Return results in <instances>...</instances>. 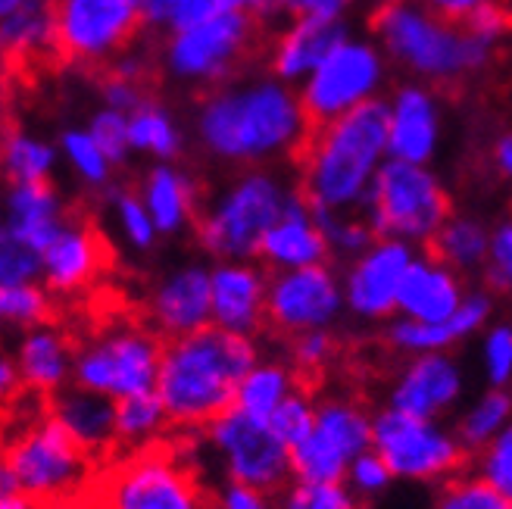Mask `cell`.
I'll use <instances>...</instances> for the list:
<instances>
[{
	"label": "cell",
	"mask_w": 512,
	"mask_h": 509,
	"mask_svg": "<svg viewBox=\"0 0 512 509\" xmlns=\"http://www.w3.org/2000/svg\"><path fill=\"white\" fill-rule=\"evenodd\" d=\"M194 135L213 160L256 169L285 157L297 160L313 135V122L294 85L275 75H250L200 97Z\"/></svg>",
	"instance_id": "6da1fadb"
},
{
	"label": "cell",
	"mask_w": 512,
	"mask_h": 509,
	"mask_svg": "<svg viewBox=\"0 0 512 509\" xmlns=\"http://www.w3.org/2000/svg\"><path fill=\"white\" fill-rule=\"evenodd\" d=\"M388 160V100L381 97L316 125L297 157V188L316 213H360Z\"/></svg>",
	"instance_id": "7a4b0ae2"
},
{
	"label": "cell",
	"mask_w": 512,
	"mask_h": 509,
	"mask_svg": "<svg viewBox=\"0 0 512 509\" xmlns=\"http://www.w3.org/2000/svg\"><path fill=\"white\" fill-rule=\"evenodd\" d=\"M260 360L263 356L253 338L222 332L216 325L166 341L157 394L169 422L203 431L228 410H235L241 381Z\"/></svg>",
	"instance_id": "3957f363"
},
{
	"label": "cell",
	"mask_w": 512,
	"mask_h": 509,
	"mask_svg": "<svg viewBox=\"0 0 512 509\" xmlns=\"http://www.w3.org/2000/svg\"><path fill=\"white\" fill-rule=\"evenodd\" d=\"M369 29L384 57L422 85H456L488 69L500 54L463 22L438 16L422 0H381Z\"/></svg>",
	"instance_id": "277c9868"
},
{
	"label": "cell",
	"mask_w": 512,
	"mask_h": 509,
	"mask_svg": "<svg viewBox=\"0 0 512 509\" xmlns=\"http://www.w3.org/2000/svg\"><path fill=\"white\" fill-rule=\"evenodd\" d=\"M291 188L294 185L269 166L232 175L200 207L194 222L200 250L216 263H256L263 238L285 210Z\"/></svg>",
	"instance_id": "5b68a950"
},
{
	"label": "cell",
	"mask_w": 512,
	"mask_h": 509,
	"mask_svg": "<svg viewBox=\"0 0 512 509\" xmlns=\"http://www.w3.org/2000/svg\"><path fill=\"white\" fill-rule=\"evenodd\" d=\"M360 213L375 238L403 241L422 250L434 244L444 222L453 216V203L444 182L428 166L388 160Z\"/></svg>",
	"instance_id": "8992f818"
},
{
	"label": "cell",
	"mask_w": 512,
	"mask_h": 509,
	"mask_svg": "<svg viewBox=\"0 0 512 509\" xmlns=\"http://www.w3.org/2000/svg\"><path fill=\"white\" fill-rule=\"evenodd\" d=\"M0 469L16 478L22 497L63 503L88 485L91 456L66 435V428L44 406V413H29L13 428Z\"/></svg>",
	"instance_id": "52a82bcc"
},
{
	"label": "cell",
	"mask_w": 512,
	"mask_h": 509,
	"mask_svg": "<svg viewBox=\"0 0 512 509\" xmlns=\"http://www.w3.org/2000/svg\"><path fill=\"white\" fill-rule=\"evenodd\" d=\"M263 22L250 10L216 16L163 38L160 63L172 82L216 91L235 82V72L260 44Z\"/></svg>",
	"instance_id": "ba28073f"
},
{
	"label": "cell",
	"mask_w": 512,
	"mask_h": 509,
	"mask_svg": "<svg viewBox=\"0 0 512 509\" xmlns=\"http://www.w3.org/2000/svg\"><path fill=\"white\" fill-rule=\"evenodd\" d=\"M163 347L166 341H160L150 325H110L107 332L75 347L72 385L104 394L116 403L125 397L150 394L157 391Z\"/></svg>",
	"instance_id": "9c48e42d"
},
{
	"label": "cell",
	"mask_w": 512,
	"mask_h": 509,
	"mask_svg": "<svg viewBox=\"0 0 512 509\" xmlns=\"http://www.w3.org/2000/svg\"><path fill=\"white\" fill-rule=\"evenodd\" d=\"M372 450L381 456L397 481L444 485L466 472L469 450L456 438V428L438 419H419L381 406L372 422Z\"/></svg>",
	"instance_id": "30bf717a"
},
{
	"label": "cell",
	"mask_w": 512,
	"mask_h": 509,
	"mask_svg": "<svg viewBox=\"0 0 512 509\" xmlns=\"http://www.w3.org/2000/svg\"><path fill=\"white\" fill-rule=\"evenodd\" d=\"M222 478L232 485H247L266 494H278L291 485V447L281 441L272 425L241 410H228L203 428Z\"/></svg>",
	"instance_id": "8fae6325"
},
{
	"label": "cell",
	"mask_w": 512,
	"mask_h": 509,
	"mask_svg": "<svg viewBox=\"0 0 512 509\" xmlns=\"http://www.w3.org/2000/svg\"><path fill=\"white\" fill-rule=\"evenodd\" d=\"M384 79H388L384 50L369 38H347L297 91L316 129L381 100Z\"/></svg>",
	"instance_id": "7c38bea8"
},
{
	"label": "cell",
	"mask_w": 512,
	"mask_h": 509,
	"mask_svg": "<svg viewBox=\"0 0 512 509\" xmlns=\"http://www.w3.org/2000/svg\"><path fill=\"white\" fill-rule=\"evenodd\" d=\"M57 54L82 66H110L144 29L141 0H54Z\"/></svg>",
	"instance_id": "4fadbf2b"
},
{
	"label": "cell",
	"mask_w": 512,
	"mask_h": 509,
	"mask_svg": "<svg viewBox=\"0 0 512 509\" xmlns=\"http://www.w3.org/2000/svg\"><path fill=\"white\" fill-rule=\"evenodd\" d=\"M372 422L353 397L319 400L313 431L291 447V481H344L356 456L372 450Z\"/></svg>",
	"instance_id": "5bb4252c"
},
{
	"label": "cell",
	"mask_w": 512,
	"mask_h": 509,
	"mask_svg": "<svg viewBox=\"0 0 512 509\" xmlns=\"http://www.w3.org/2000/svg\"><path fill=\"white\" fill-rule=\"evenodd\" d=\"M104 509H213L191 466L147 447L128 453L104 485Z\"/></svg>",
	"instance_id": "9a60e30c"
},
{
	"label": "cell",
	"mask_w": 512,
	"mask_h": 509,
	"mask_svg": "<svg viewBox=\"0 0 512 509\" xmlns=\"http://www.w3.org/2000/svg\"><path fill=\"white\" fill-rule=\"evenodd\" d=\"M347 313L341 275L325 266L269 272L266 325L288 341L306 332H331Z\"/></svg>",
	"instance_id": "2e32d148"
},
{
	"label": "cell",
	"mask_w": 512,
	"mask_h": 509,
	"mask_svg": "<svg viewBox=\"0 0 512 509\" xmlns=\"http://www.w3.org/2000/svg\"><path fill=\"white\" fill-rule=\"evenodd\" d=\"M419 253L422 250L403 241L375 238V244L353 257L341 272L347 313L360 322H391L397 316L406 272L413 269Z\"/></svg>",
	"instance_id": "e0dca14e"
},
{
	"label": "cell",
	"mask_w": 512,
	"mask_h": 509,
	"mask_svg": "<svg viewBox=\"0 0 512 509\" xmlns=\"http://www.w3.org/2000/svg\"><path fill=\"white\" fill-rule=\"evenodd\" d=\"M147 322L166 341L213 325V266L185 263L153 282L147 294Z\"/></svg>",
	"instance_id": "ac0fdd59"
},
{
	"label": "cell",
	"mask_w": 512,
	"mask_h": 509,
	"mask_svg": "<svg viewBox=\"0 0 512 509\" xmlns=\"http://www.w3.org/2000/svg\"><path fill=\"white\" fill-rule=\"evenodd\" d=\"M466 394V372L453 353H425L406 356L397 369L388 406L419 419L444 422Z\"/></svg>",
	"instance_id": "d6986e66"
},
{
	"label": "cell",
	"mask_w": 512,
	"mask_h": 509,
	"mask_svg": "<svg viewBox=\"0 0 512 509\" xmlns=\"http://www.w3.org/2000/svg\"><path fill=\"white\" fill-rule=\"evenodd\" d=\"M444 113L431 85L403 82L388 97V141L391 160L428 166L441 147Z\"/></svg>",
	"instance_id": "ffe728a7"
},
{
	"label": "cell",
	"mask_w": 512,
	"mask_h": 509,
	"mask_svg": "<svg viewBox=\"0 0 512 509\" xmlns=\"http://www.w3.org/2000/svg\"><path fill=\"white\" fill-rule=\"evenodd\" d=\"M494 316V297L491 291H469V297L463 300L447 322H413L394 316L384 328V341H388L391 350H397L400 356H425V353H450L456 344H463L475 335H484Z\"/></svg>",
	"instance_id": "44dd1931"
},
{
	"label": "cell",
	"mask_w": 512,
	"mask_h": 509,
	"mask_svg": "<svg viewBox=\"0 0 512 509\" xmlns=\"http://www.w3.org/2000/svg\"><path fill=\"white\" fill-rule=\"evenodd\" d=\"M328 257H331V250H328V241L319 228L316 210L310 207V200H306L300 194V188L294 185L278 222L263 238L260 266L269 272H291V269L325 266Z\"/></svg>",
	"instance_id": "7402d4cb"
},
{
	"label": "cell",
	"mask_w": 512,
	"mask_h": 509,
	"mask_svg": "<svg viewBox=\"0 0 512 509\" xmlns=\"http://www.w3.org/2000/svg\"><path fill=\"white\" fill-rule=\"evenodd\" d=\"M269 269L260 263L213 266V325L222 332L253 338L266 325Z\"/></svg>",
	"instance_id": "603a6c76"
},
{
	"label": "cell",
	"mask_w": 512,
	"mask_h": 509,
	"mask_svg": "<svg viewBox=\"0 0 512 509\" xmlns=\"http://www.w3.org/2000/svg\"><path fill=\"white\" fill-rule=\"evenodd\" d=\"M350 38L347 22L335 19H291L269 44V75L300 88L310 75Z\"/></svg>",
	"instance_id": "cb8c5ba5"
},
{
	"label": "cell",
	"mask_w": 512,
	"mask_h": 509,
	"mask_svg": "<svg viewBox=\"0 0 512 509\" xmlns=\"http://www.w3.org/2000/svg\"><path fill=\"white\" fill-rule=\"evenodd\" d=\"M107 263V247L94 228L82 219H69L57 241L44 250V278L41 285L54 297L82 294L94 285Z\"/></svg>",
	"instance_id": "d4e9b609"
},
{
	"label": "cell",
	"mask_w": 512,
	"mask_h": 509,
	"mask_svg": "<svg viewBox=\"0 0 512 509\" xmlns=\"http://www.w3.org/2000/svg\"><path fill=\"white\" fill-rule=\"evenodd\" d=\"M469 297L463 275L453 272L447 263H441L434 253H419L413 269L406 272V282L400 288L397 316L413 319V322H447L463 300Z\"/></svg>",
	"instance_id": "484cf974"
},
{
	"label": "cell",
	"mask_w": 512,
	"mask_h": 509,
	"mask_svg": "<svg viewBox=\"0 0 512 509\" xmlns=\"http://www.w3.org/2000/svg\"><path fill=\"white\" fill-rule=\"evenodd\" d=\"M13 363L19 369L22 388L29 394L54 397L72 385L75 369V347L66 332L57 325H38L32 332H22L13 350Z\"/></svg>",
	"instance_id": "4316f807"
},
{
	"label": "cell",
	"mask_w": 512,
	"mask_h": 509,
	"mask_svg": "<svg viewBox=\"0 0 512 509\" xmlns=\"http://www.w3.org/2000/svg\"><path fill=\"white\" fill-rule=\"evenodd\" d=\"M69 219L72 216L63 207V197L50 182L10 185L4 197V228H0V235L32 247L44 257V250L57 241Z\"/></svg>",
	"instance_id": "83f0119b"
},
{
	"label": "cell",
	"mask_w": 512,
	"mask_h": 509,
	"mask_svg": "<svg viewBox=\"0 0 512 509\" xmlns=\"http://www.w3.org/2000/svg\"><path fill=\"white\" fill-rule=\"evenodd\" d=\"M47 413L54 416L66 435L79 444L91 460L110 453L116 444V400L69 385L47 400Z\"/></svg>",
	"instance_id": "f1b7e54d"
},
{
	"label": "cell",
	"mask_w": 512,
	"mask_h": 509,
	"mask_svg": "<svg viewBox=\"0 0 512 509\" xmlns=\"http://www.w3.org/2000/svg\"><path fill=\"white\" fill-rule=\"evenodd\" d=\"M138 194L144 207L150 210L153 222H157L160 238L182 235L200 216L197 182L175 163H153L141 178Z\"/></svg>",
	"instance_id": "f546056e"
},
{
	"label": "cell",
	"mask_w": 512,
	"mask_h": 509,
	"mask_svg": "<svg viewBox=\"0 0 512 509\" xmlns=\"http://www.w3.org/2000/svg\"><path fill=\"white\" fill-rule=\"evenodd\" d=\"M491 241H494V225L472 213H456L444 222V228L428 247L441 263H447L459 275H472L488 269L491 260Z\"/></svg>",
	"instance_id": "4dcf8cb0"
},
{
	"label": "cell",
	"mask_w": 512,
	"mask_h": 509,
	"mask_svg": "<svg viewBox=\"0 0 512 509\" xmlns=\"http://www.w3.org/2000/svg\"><path fill=\"white\" fill-rule=\"evenodd\" d=\"M0 47L13 63H35L47 54H57L54 4L0 16Z\"/></svg>",
	"instance_id": "1f68e13d"
},
{
	"label": "cell",
	"mask_w": 512,
	"mask_h": 509,
	"mask_svg": "<svg viewBox=\"0 0 512 509\" xmlns=\"http://www.w3.org/2000/svg\"><path fill=\"white\" fill-rule=\"evenodd\" d=\"M297 372L291 363H281V360H260L256 363L238 388L235 397V410L253 416V419H263L269 422L272 413L285 403L294 391H297Z\"/></svg>",
	"instance_id": "d6a6232c"
},
{
	"label": "cell",
	"mask_w": 512,
	"mask_h": 509,
	"mask_svg": "<svg viewBox=\"0 0 512 509\" xmlns=\"http://www.w3.org/2000/svg\"><path fill=\"white\" fill-rule=\"evenodd\" d=\"M128 138H132V154L150 157L153 163H172L185 144L175 116L160 100H147L128 116Z\"/></svg>",
	"instance_id": "836d02e7"
},
{
	"label": "cell",
	"mask_w": 512,
	"mask_h": 509,
	"mask_svg": "<svg viewBox=\"0 0 512 509\" xmlns=\"http://www.w3.org/2000/svg\"><path fill=\"white\" fill-rule=\"evenodd\" d=\"M509 425H512V397L503 388L481 391L475 400L466 403V410L453 422L456 438L463 441V447L475 456L497 435H503Z\"/></svg>",
	"instance_id": "e575fe53"
},
{
	"label": "cell",
	"mask_w": 512,
	"mask_h": 509,
	"mask_svg": "<svg viewBox=\"0 0 512 509\" xmlns=\"http://www.w3.org/2000/svg\"><path fill=\"white\" fill-rule=\"evenodd\" d=\"M60 150L25 129H7L4 135V175L10 185H47L54 178Z\"/></svg>",
	"instance_id": "d590c367"
},
{
	"label": "cell",
	"mask_w": 512,
	"mask_h": 509,
	"mask_svg": "<svg viewBox=\"0 0 512 509\" xmlns=\"http://www.w3.org/2000/svg\"><path fill=\"white\" fill-rule=\"evenodd\" d=\"M172 425L169 413L157 391L125 397L116 403V444L128 453L147 450L153 441L163 435V428Z\"/></svg>",
	"instance_id": "8d00e7d4"
},
{
	"label": "cell",
	"mask_w": 512,
	"mask_h": 509,
	"mask_svg": "<svg viewBox=\"0 0 512 509\" xmlns=\"http://www.w3.org/2000/svg\"><path fill=\"white\" fill-rule=\"evenodd\" d=\"M141 10L147 29L172 35L225 13L247 10V0H141Z\"/></svg>",
	"instance_id": "74e56055"
},
{
	"label": "cell",
	"mask_w": 512,
	"mask_h": 509,
	"mask_svg": "<svg viewBox=\"0 0 512 509\" xmlns=\"http://www.w3.org/2000/svg\"><path fill=\"white\" fill-rule=\"evenodd\" d=\"M60 157L85 188H94V191L110 188L116 166L110 163L104 150H100V144L91 138L88 129H66L60 135Z\"/></svg>",
	"instance_id": "f35d334b"
},
{
	"label": "cell",
	"mask_w": 512,
	"mask_h": 509,
	"mask_svg": "<svg viewBox=\"0 0 512 509\" xmlns=\"http://www.w3.org/2000/svg\"><path fill=\"white\" fill-rule=\"evenodd\" d=\"M275 509H363L344 481H291L275 494Z\"/></svg>",
	"instance_id": "ab89813d"
},
{
	"label": "cell",
	"mask_w": 512,
	"mask_h": 509,
	"mask_svg": "<svg viewBox=\"0 0 512 509\" xmlns=\"http://www.w3.org/2000/svg\"><path fill=\"white\" fill-rule=\"evenodd\" d=\"M431 509H512V500L478 472H459L438 488Z\"/></svg>",
	"instance_id": "60d3db41"
},
{
	"label": "cell",
	"mask_w": 512,
	"mask_h": 509,
	"mask_svg": "<svg viewBox=\"0 0 512 509\" xmlns=\"http://www.w3.org/2000/svg\"><path fill=\"white\" fill-rule=\"evenodd\" d=\"M316 219H319V228L328 241L331 257H338L344 263L360 257L363 250H369L375 244V232L363 219V213H316Z\"/></svg>",
	"instance_id": "b9f144b4"
},
{
	"label": "cell",
	"mask_w": 512,
	"mask_h": 509,
	"mask_svg": "<svg viewBox=\"0 0 512 509\" xmlns=\"http://www.w3.org/2000/svg\"><path fill=\"white\" fill-rule=\"evenodd\" d=\"M50 300H54V294H50L41 282L0 288V319L19 328V332H32L38 325H47Z\"/></svg>",
	"instance_id": "7bdbcfd3"
},
{
	"label": "cell",
	"mask_w": 512,
	"mask_h": 509,
	"mask_svg": "<svg viewBox=\"0 0 512 509\" xmlns=\"http://www.w3.org/2000/svg\"><path fill=\"white\" fill-rule=\"evenodd\" d=\"M110 210H113V222L119 228L122 241L144 253L157 244L160 232H157V222H153L150 210L144 207V200L138 191H113V200H110Z\"/></svg>",
	"instance_id": "ee69618b"
},
{
	"label": "cell",
	"mask_w": 512,
	"mask_h": 509,
	"mask_svg": "<svg viewBox=\"0 0 512 509\" xmlns=\"http://www.w3.org/2000/svg\"><path fill=\"white\" fill-rule=\"evenodd\" d=\"M316 410H319V400H316L310 391L297 388V391L272 413L269 425H272V431H275V435H278L281 441H285L288 447H297V444L313 431V425H316Z\"/></svg>",
	"instance_id": "f6af8a7d"
},
{
	"label": "cell",
	"mask_w": 512,
	"mask_h": 509,
	"mask_svg": "<svg viewBox=\"0 0 512 509\" xmlns=\"http://www.w3.org/2000/svg\"><path fill=\"white\" fill-rule=\"evenodd\" d=\"M481 375L488 378L491 388H506L512 381V325L491 322L488 332L481 335Z\"/></svg>",
	"instance_id": "bcb514c9"
},
{
	"label": "cell",
	"mask_w": 512,
	"mask_h": 509,
	"mask_svg": "<svg viewBox=\"0 0 512 509\" xmlns=\"http://www.w3.org/2000/svg\"><path fill=\"white\" fill-rule=\"evenodd\" d=\"M44 278V257L7 235H0V288L38 285Z\"/></svg>",
	"instance_id": "7dc6e473"
},
{
	"label": "cell",
	"mask_w": 512,
	"mask_h": 509,
	"mask_svg": "<svg viewBox=\"0 0 512 509\" xmlns=\"http://www.w3.org/2000/svg\"><path fill=\"white\" fill-rule=\"evenodd\" d=\"M91 138L100 144V150L110 157L113 166H122L132 157V138H128V116L110 107H100L88 122Z\"/></svg>",
	"instance_id": "c3c4849f"
},
{
	"label": "cell",
	"mask_w": 512,
	"mask_h": 509,
	"mask_svg": "<svg viewBox=\"0 0 512 509\" xmlns=\"http://www.w3.org/2000/svg\"><path fill=\"white\" fill-rule=\"evenodd\" d=\"M394 472L388 469V463L381 460L375 450H366L363 456H356L347 469V478L344 485L360 497V500H375L381 494H388L391 485H394Z\"/></svg>",
	"instance_id": "681fc988"
},
{
	"label": "cell",
	"mask_w": 512,
	"mask_h": 509,
	"mask_svg": "<svg viewBox=\"0 0 512 509\" xmlns=\"http://www.w3.org/2000/svg\"><path fill=\"white\" fill-rule=\"evenodd\" d=\"M475 472L512 500V425L475 456Z\"/></svg>",
	"instance_id": "f907efd6"
},
{
	"label": "cell",
	"mask_w": 512,
	"mask_h": 509,
	"mask_svg": "<svg viewBox=\"0 0 512 509\" xmlns=\"http://www.w3.org/2000/svg\"><path fill=\"white\" fill-rule=\"evenodd\" d=\"M331 356H335V335L331 332H306L288 341V363L300 375L319 372Z\"/></svg>",
	"instance_id": "816d5d0a"
},
{
	"label": "cell",
	"mask_w": 512,
	"mask_h": 509,
	"mask_svg": "<svg viewBox=\"0 0 512 509\" xmlns=\"http://www.w3.org/2000/svg\"><path fill=\"white\" fill-rule=\"evenodd\" d=\"M484 272H488V282L494 291H503L512 297V216H503L494 225L491 260Z\"/></svg>",
	"instance_id": "f5cc1de1"
},
{
	"label": "cell",
	"mask_w": 512,
	"mask_h": 509,
	"mask_svg": "<svg viewBox=\"0 0 512 509\" xmlns=\"http://www.w3.org/2000/svg\"><path fill=\"white\" fill-rule=\"evenodd\" d=\"M100 100H104V107L110 110H119L125 116H132L141 104H147V91H144V82H135V79H122V75H113L107 72L104 82H100Z\"/></svg>",
	"instance_id": "db71d44e"
},
{
	"label": "cell",
	"mask_w": 512,
	"mask_h": 509,
	"mask_svg": "<svg viewBox=\"0 0 512 509\" xmlns=\"http://www.w3.org/2000/svg\"><path fill=\"white\" fill-rule=\"evenodd\" d=\"M213 509H275V494L225 481L213 497Z\"/></svg>",
	"instance_id": "11a10c76"
},
{
	"label": "cell",
	"mask_w": 512,
	"mask_h": 509,
	"mask_svg": "<svg viewBox=\"0 0 512 509\" xmlns=\"http://www.w3.org/2000/svg\"><path fill=\"white\" fill-rule=\"evenodd\" d=\"M356 0H288L291 19H335L344 22V13Z\"/></svg>",
	"instance_id": "9f6ffc18"
},
{
	"label": "cell",
	"mask_w": 512,
	"mask_h": 509,
	"mask_svg": "<svg viewBox=\"0 0 512 509\" xmlns=\"http://www.w3.org/2000/svg\"><path fill=\"white\" fill-rule=\"evenodd\" d=\"M422 4H425L428 10H434L438 16L450 19V22H463V19H469L472 13H478V10H484V7L497 4V0H422Z\"/></svg>",
	"instance_id": "6f0895ef"
},
{
	"label": "cell",
	"mask_w": 512,
	"mask_h": 509,
	"mask_svg": "<svg viewBox=\"0 0 512 509\" xmlns=\"http://www.w3.org/2000/svg\"><path fill=\"white\" fill-rule=\"evenodd\" d=\"M491 169L512 188V125L491 141Z\"/></svg>",
	"instance_id": "680465c9"
},
{
	"label": "cell",
	"mask_w": 512,
	"mask_h": 509,
	"mask_svg": "<svg viewBox=\"0 0 512 509\" xmlns=\"http://www.w3.org/2000/svg\"><path fill=\"white\" fill-rule=\"evenodd\" d=\"M0 509H82V506H75L72 500L38 503V500H29V497H22V494H13V497H0Z\"/></svg>",
	"instance_id": "91938a15"
},
{
	"label": "cell",
	"mask_w": 512,
	"mask_h": 509,
	"mask_svg": "<svg viewBox=\"0 0 512 509\" xmlns=\"http://www.w3.org/2000/svg\"><path fill=\"white\" fill-rule=\"evenodd\" d=\"M247 10L260 22H266V19L288 13V0H247Z\"/></svg>",
	"instance_id": "94428289"
},
{
	"label": "cell",
	"mask_w": 512,
	"mask_h": 509,
	"mask_svg": "<svg viewBox=\"0 0 512 509\" xmlns=\"http://www.w3.org/2000/svg\"><path fill=\"white\" fill-rule=\"evenodd\" d=\"M19 388H22V378H19L16 363L13 360H0V391H4V397H13Z\"/></svg>",
	"instance_id": "6125c7cd"
},
{
	"label": "cell",
	"mask_w": 512,
	"mask_h": 509,
	"mask_svg": "<svg viewBox=\"0 0 512 509\" xmlns=\"http://www.w3.org/2000/svg\"><path fill=\"white\" fill-rule=\"evenodd\" d=\"M54 0H0V16L10 13H22V10H38V7H50Z\"/></svg>",
	"instance_id": "be15d7a7"
}]
</instances>
